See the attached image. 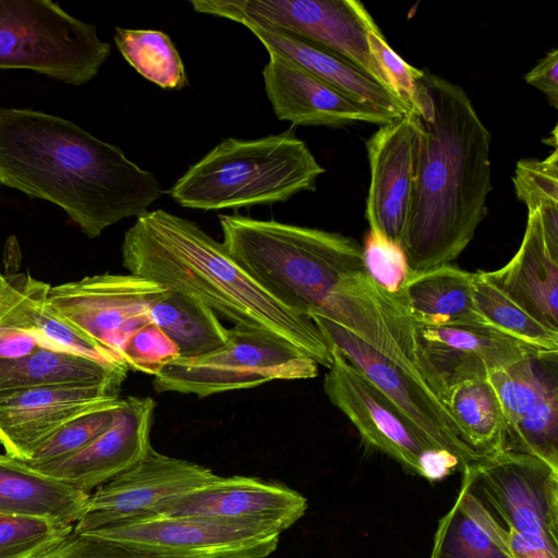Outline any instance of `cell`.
Masks as SVG:
<instances>
[{
  "label": "cell",
  "instance_id": "cell-33",
  "mask_svg": "<svg viewBox=\"0 0 558 558\" xmlns=\"http://www.w3.org/2000/svg\"><path fill=\"white\" fill-rule=\"evenodd\" d=\"M504 450L534 456L558 469V386L506 432Z\"/></svg>",
  "mask_w": 558,
  "mask_h": 558
},
{
  "label": "cell",
  "instance_id": "cell-1",
  "mask_svg": "<svg viewBox=\"0 0 558 558\" xmlns=\"http://www.w3.org/2000/svg\"><path fill=\"white\" fill-rule=\"evenodd\" d=\"M415 112L423 124L401 247L412 274L451 264L487 215L492 135L465 90L423 71Z\"/></svg>",
  "mask_w": 558,
  "mask_h": 558
},
{
  "label": "cell",
  "instance_id": "cell-9",
  "mask_svg": "<svg viewBox=\"0 0 558 558\" xmlns=\"http://www.w3.org/2000/svg\"><path fill=\"white\" fill-rule=\"evenodd\" d=\"M318 364L287 341L263 330L233 326L226 344L204 355L177 357L154 376L158 393L199 398L254 388L272 380L310 379Z\"/></svg>",
  "mask_w": 558,
  "mask_h": 558
},
{
  "label": "cell",
  "instance_id": "cell-30",
  "mask_svg": "<svg viewBox=\"0 0 558 558\" xmlns=\"http://www.w3.org/2000/svg\"><path fill=\"white\" fill-rule=\"evenodd\" d=\"M113 39L125 61L147 81L167 90L189 85L181 56L165 32L117 27Z\"/></svg>",
  "mask_w": 558,
  "mask_h": 558
},
{
  "label": "cell",
  "instance_id": "cell-21",
  "mask_svg": "<svg viewBox=\"0 0 558 558\" xmlns=\"http://www.w3.org/2000/svg\"><path fill=\"white\" fill-rule=\"evenodd\" d=\"M217 17L240 23L263 44L267 51L293 61L345 95L368 104L392 118L410 112L398 97L347 60L275 27L239 13Z\"/></svg>",
  "mask_w": 558,
  "mask_h": 558
},
{
  "label": "cell",
  "instance_id": "cell-24",
  "mask_svg": "<svg viewBox=\"0 0 558 558\" xmlns=\"http://www.w3.org/2000/svg\"><path fill=\"white\" fill-rule=\"evenodd\" d=\"M49 288V283L28 274H2L0 328L29 333L52 349L75 352L106 364L123 366L104 354L51 312L46 303Z\"/></svg>",
  "mask_w": 558,
  "mask_h": 558
},
{
  "label": "cell",
  "instance_id": "cell-18",
  "mask_svg": "<svg viewBox=\"0 0 558 558\" xmlns=\"http://www.w3.org/2000/svg\"><path fill=\"white\" fill-rule=\"evenodd\" d=\"M154 412L149 397L122 398L111 425L89 445L62 460L32 466L90 494L137 463L151 447Z\"/></svg>",
  "mask_w": 558,
  "mask_h": 558
},
{
  "label": "cell",
  "instance_id": "cell-17",
  "mask_svg": "<svg viewBox=\"0 0 558 558\" xmlns=\"http://www.w3.org/2000/svg\"><path fill=\"white\" fill-rule=\"evenodd\" d=\"M263 69L275 116L295 125L340 128L366 122L383 125L392 117L359 101L274 51Z\"/></svg>",
  "mask_w": 558,
  "mask_h": 558
},
{
  "label": "cell",
  "instance_id": "cell-41",
  "mask_svg": "<svg viewBox=\"0 0 558 558\" xmlns=\"http://www.w3.org/2000/svg\"><path fill=\"white\" fill-rule=\"evenodd\" d=\"M525 82L541 90L551 107L558 108V49L545 54L525 75Z\"/></svg>",
  "mask_w": 558,
  "mask_h": 558
},
{
  "label": "cell",
  "instance_id": "cell-22",
  "mask_svg": "<svg viewBox=\"0 0 558 558\" xmlns=\"http://www.w3.org/2000/svg\"><path fill=\"white\" fill-rule=\"evenodd\" d=\"M488 277L535 319L558 331V258L549 252L536 210L514 256Z\"/></svg>",
  "mask_w": 558,
  "mask_h": 558
},
{
  "label": "cell",
  "instance_id": "cell-12",
  "mask_svg": "<svg viewBox=\"0 0 558 558\" xmlns=\"http://www.w3.org/2000/svg\"><path fill=\"white\" fill-rule=\"evenodd\" d=\"M81 534L165 558H266L281 533L220 519L147 513Z\"/></svg>",
  "mask_w": 558,
  "mask_h": 558
},
{
  "label": "cell",
  "instance_id": "cell-43",
  "mask_svg": "<svg viewBox=\"0 0 558 558\" xmlns=\"http://www.w3.org/2000/svg\"><path fill=\"white\" fill-rule=\"evenodd\" d=\"M1 275H2V272H1V269H0V276H1Z\"/></svg>",
  "mask_w": 558,
  "mask_h": 558
},
{
  "label": "cell",
  "instance_id": "cell-15",
  "mask_svg": "<svg viewBox=\"0 0 558 558\" xmlns=\"http://www.w3.org/2000/svg\"><path fill=\"white\" fill-rule=\"evenodd\" d=\"M423 124L416 112L379 125L366 142L371 183L365 217L369 230L401 245L410 207Z\"/></svg>",
  "mask_w": 558,
  "mask_h": 558
},
{
  "label": "cell",
  "instance_id": "cell-10",
  "mask_svg": "<svg viewBox=\"0 0 558 558\" xmlns=\"http://www.w3.org/2000/svg\"><path fill=\"white\" fill-rule=\"evenodd\" d=\"M197 13H239L327 50L393 92L373 58L367 33L375 20L357 0H193ZM399 99V98H398Z\"/></svg>",
  "mask_w": 558,
  "mask_h": 558
},
{
  "label": "cell",
  "instance_id": "cell-7",
  "mask_svg": "<svg viewBox=\"0 0 558 558\" xmlns=\"http://www.w3.org/2000/svg\"><path fill=\"white\" fill-rule=\"evenodd\" d=\"M461 473L468 509L514 558H558V469L504 451Z\"/></svg>",
  "mask_w": 558,
  "mask_h": 558
},
{
  "label": "cell",
  "instance_id": "cell-16",
  "mask_svg": "<svg viewBox=\"0 0 558 558\" xmlns=\"http://www.w3.org/2000/svg\"><path fill=\"white\" fill-rule=\"evenodd\" d=\"M307 509L295 489L254 476H219L170 501L158 512L173 517H199L233 521L282 533Z\"/></svg>",
  "mask_w": 558,
  "mask_h": 558
},
{
  "label": "cell",
  "instance_id": "cell-5",
  "mask_svg": "<svg viewBox=\"0 0 558 558\" xmlns=\"http://www.w3.org/2000/svg\"><path fill=\"white\" fill-rule=\"evenodd\" d=\"M222 245L270 296L310 317L347 276L363 271V248L339 232L219 215Z\"/></svg>",
  "mask_w": 558,
  "mask_h": 558
},
{
  "label": "cell",
  "instance_id": "cell-26",
  "mask_svg": "<svg viewBox=\"0 0 558 558\" xmlns=\"http://www.w3.org/2000/svg\"><path fill=\"white\" fill-rule=\"evenodd\" d=\"M400 294L417 326L487 323L475 305L473 272L451 264L411 274Z\"/></svg>",
  "mask_w": 558,
  "mask_h": 558
},
{
  "label": "cell",
  "instance_id": "cell-29",
  "mask_svg": "<svg viewBox=\"0 0 558 558\" xmlns=\"http://www.w3.org/2000/svg\"><path fill=\"white\" fill-rule=\"evenodd\" d=\"M487 379L499 399L506 434L550 388L558 386V352L523 359L494 371Z\"/></svg>",
  "mask_w": 558,
  "mask_h": 558
},
{
  "label": "cell",
  "instance_id": "cell-31",
  "mask_svg": "<svg viewBox=\"0 0 558 558\" xmlns=\"http://www.w3.org/2000/svg\"><path fill=\"white\" fill-rule=\"evenodd\" d=\"M474 300L487 323L517 340L544 352H558V331L529 314L487 275L473 272Z\"/></svg>",
  "mask_w": 558,
  "mask_h": 558
},
{
  "label": "cell",
  "instance_id": "cell-2",
  "mask_svg": "<svg viewBox=\"0 0 558 558\" xmlns=\"http://www.w3.org/2000/svg\"><path fill=\"white\" fill-rule=\"evenodd\" d=\"M0 184L59 206L90 239L165 193L121 148L66 119L16 108L0 109Z\"/></svg>",
  "mask_w": 558,
  "mask_h": 558
},
{
  "label": "cell",
  "instance_id": "cell-13",
  "mask_svg": "<svg viewBox=\"0 0 558 558\" xmlns=\"http://www.w3.org/2000/svg\"><path fill=\"white\" fill-rule=\"evenodd\" d=\"M324 378V391L357 429L363 442L409 472L436 482L445 470L441 450L427 446L390 401L337 349Z\"/></svg>",
  "mask_w": 558,
  "mask_h": 558
},
{
  "label": "cell",
  "instance_id": "cell-19",
  "mask_svg": "<svg viewBox=\"0 0 558 558\" xmlns=\"http://www.w3.org/2000/svg\"><path fill=\"white\" fill-rule=\"evenodd\" d=\"M417 337L447 391L463 381L486 379L494 371L545 353L487 323L417 326Z\"/></svg>",
  "mask_w": 558,
  "mask_h": 558
},
{
  "label": "cell",
  "instance_id": "cell-28",
  "mask_svg": "<svg viewBox=\"0 0 558 558\" xmlns=\"http://www.w3.org/2000/svg\"><path fill=\"white\" fill-rule=\"evenodd\" d=\"M447 407L463 441L482 459L505 451L504 414L487 378L463 381L448 389Z\"/></svg>",
  "mask_w": 558,
  "mask_h": 558
},
{
  "label": "cell",
  "instance_id": "cell-32",
  "mask_svg": "<svg viewBox=\"0 0 558 558\" xmlns=\"http://www.w3.org/2000/svg\"><path fill=\"white\" fill-rule=\"evenodd\" d=\"M429 558H514L477 522L458 494L439 520Z\"/></svg>",
  "mask_w": 558,
  "mask_h": 558
},
{
  "label": "cell",
  "instance_id": "cell-23",
  "mask_svg": "<svg viewBox=\"0 0 558 558\" xmlns=\"http://www.w3.org/2000/svg\"><path fill=\"white\" fill-rule=\"evenodd\" d=\"M128 368L75 352L39 347L0 361V398L45 387H102L119 392Z\"/></svg>",
  "mask_w": 558,
  "mask_h": 558
},
{
  "label": "cell",
  "instance_id": "cell-39",
  "mask_svg": "<svg viewBox=\"0 0 558 558\" xmlns=\"http://www.w3.org/2000/svg\"><path fill=\"white\" fill-rule=\"evenodd\" d=\"M367 41L369 51L393 94L409 111L415 112L416 85L423 70L409 64L389 46L376 22L368 29Z\"/></svg>",
  "mask_w": 558,
  "mask_h": 558
},
{
  "label": "cell",
  "instance_id": "cell-3",
  "mask_svg": "<svg viewBox=\"0 0 558 558\" xmlns=\"http://www.w3.org/2000/svg\"><path fill=\"white\" fill-rule=\"evenodd\" d=\"M308 316L329 348L354 365L427 446L454 457L461 472L482 459L461 437L447 390L400 293L387 292L365 270L357 271L344 277Z\"/></svg>",
  "mask_w": 558,
  "mask_h": 558
},
{
  "label": "cell",
  "instance_id": "cell-4",
  "mask_svg": "<svg viewBox=\"0 0 558 558\" xmlns=\"http://www.w3.org/2000/svg\"><path fill=\"white\" fill-rule=\"evenodd\" d=\"M121 252L130 274L201 301L233 326L269 332L330 367L331 350L313 320L270 296L195 222L147 210L125 232Z\"/></svg>",
  "mask_w": 558,
  "mask_h": 558
},
{
  "label": "cell",
  "instance_id": "cell-36",
  "mask_svg": "<svg viewBox=\"0 0 558 558\" xmlns=\"http://www.w3.org/2000/svg\"><path fill=\"white\" fill-rule=\"evenodd\" d=\"M362 248L368 277L387 292L400 293L412 274L401 245L369 230Z\"/></svg>",
  "mask_w": 558,
  "mask_h": 558
},
{
  "label": "cell",
  "instance_id": "cell-11",
  "mask_svg": "<svg viewBox=\"0 0 558 558\" xmlns=\"http://www.w3.org/2000/svg\"><path fill=\"white\" fill-rule=\"evenodd\" d=\"M168 290L132 274H104L50 284L46 303L69 327L125 366L121 361L124 343L136 330L153 322L150 306Z\"/></svg>",
  "mask_w": 558,
  "mask_h": 558
},
{
  "label": "cell",
  "instance_id": "cell-27",
  "mask_svg": "<svg viewBox=\"0 0 558 558\" xmlns=\"http://www.w3.org/2000/svg\"><path fill=\"white\" fill-rule=\"evenodd\" d=\"M151 320L174 343L180 357L207 354L228 341L229 330L201 301L178 291L168 292L149 310Z\"/></svg>",
  "mask_w": 558,
  "mask_h": 558
},
{
  "label": "cell",
  "instance_id": "cell-14",
  "mask_svg": "<svg viewBox=\"0 0 558 558\" xmlns=\"http://www.w3.org/2000/svg\"><path fill=\"white\" fill-rule=\"evenodd\" d=\"M217 477L210 469L158 452L153 446L133 466L97 487L73 531L96 527L147 513Z\"/></svg>",
  "mask_w": 558,
  "mask_h": 558
},
{
  "label": "cell",
  "instance_id": "cell-40",
  "mask_svg": "<svg viewBox=\"0 0 558 558\" xmlns=\"http://www.w3.org/2000/svg\"><path fill=\"white\" fill-rule=\"evenodd\" d=\"M35 558H165L72 531Z\"/></svg>",
  "mask_w": 558,
  "mask_h": 558
},
{
  "label": "cell",
  "instance_id": "cell-20",
  "mask_svg": "<svg viewBox=\"0 0 558 558\" xmlns=\"http://www.w3.org/2000/svg\"><path fill=\"white\" fill-rule=\"evenodd\" d=\"M102 387H45L0 398V444L28 462L36 449L76 416L118 397Z\"/></svg>",
  "mask_w": 558,
  "mask_h": 558
},
{
  "label": "cell",
  "instance_id": "cell-34",
  "mask_svg": "<svg viewBox=\"0 0 558 558\" xmlns=\"http://www.w3.org/2000/svg\"><path fill=\"white\" fill-rule=\"evenodd\" d=\"M121 401L120 396L114 397L63 424L36 449L28 463L47 464L85 448L111 425Z\"/></svg>",
  "mask_w": 558,
  "mask_h": 558
},
{
  "label": "cell",
  "instance_id": "cell-25",
  "mask_svg": "<svg viewBox=\"0 0 558 558\" xmlns=\"http://www.w3.org/2000/svg\"><path fill=\"white\" fill-rule=\"evenodd\" d=\"M89 494L47 475L26 461L0 453V512L74 525Z\"/></svg>",
  "mask_w": 558,
  "mask_h": 558
},
{
  "label": "cell",
  "instance_id": "cell-42",
  "mask_svg": "<svg viewBox=\"0 0 558 558\" xmlns=\"http://www.w3.org/2000/svg\"><path fill=\"white\" fill-rule=\"evenodd\" d=\"M39 347L47 345L29 333L0 328V361L24 356Z\"/></svg>",
  "mask_w": 558,
  "mask_h": 558
},
{
  "label": "cell",
  "instance_id": "cell-35",
  "mask_svg": "<svg viewBox=\"0 0 558 558\" xmlns=\"http://www.w3.org/2000/svg\"><path fill=\"white\" fill-rule=\"evenodd\" d=\"M74 525L0 512V558H35L70 534Z\"/></svg>",
  "mask_w": 558,
  "mask_h": 558
},
{
  "label": "cell",
  "instance_id": "cell-8",
  "mask_svg": "<svg viewBox=\"0 0 558 558\" xmlns=\"http://www.w3.org/2000/svg\"><path fill=\"white\" fill-rule=\"evenodd\" d=\"M111 53L94 24L48 0H0V70H29L73 86L90 82Z\"/></svg>",
  "mask_w": 558,
  "mask_h": 558
},
{
  "label": "cell",
  "instance_id": "cell-6",
  "mask_svg": "<svg viewBox=\"0 0 558 558\" xmlns=\"http://www.w3.org/2000/svg\"><path fill=\"white\" fill-rule=\"evenodd\" d=\"M324 172L291 129L253 140L228 137L192 165L169 195L201 210L268 205L315 191Z\"/></svg>",
  "mask_w": 558,
  "mask_h": 558
},
{
  "label": "cell",
  "instance_id": "cell-38",
  "mask_svg": "<svg viewBox=\"0 0 558 558\" xmlns=\"http://www.w3.org/2000/svg\"><path fill=\"white\" fill-rule=\"evenodd\" d=\"M177 357H180L177 347L154 322L136 330L121 351V361L129 371L151 376Z\"/></svg>",
  "mask_w": 558,
  "mask_h": 558
},
{
  "label": "cell",
  "instance_id": "cell-37",
  "mask_svg": "<svg viewBox=\"0 0 558 558\" xmlns=\"http://www.w3.org/2000/svg\"><path fill=\"white\" fill-rule=\"evenodd\" d=\"M512 180L517 197L527 211L558 204V148L543 160H519Z\"/></svg>",
  "mask_w": 558,
  "mask_h": 558
}]
</instances>
